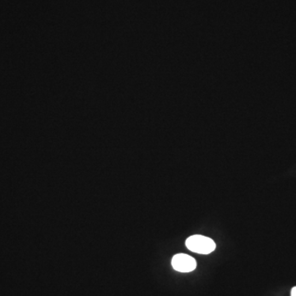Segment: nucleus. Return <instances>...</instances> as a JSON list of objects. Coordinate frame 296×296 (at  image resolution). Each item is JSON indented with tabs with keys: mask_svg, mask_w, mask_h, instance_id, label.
I'll return each mask as SVG.
<instances>
[{
	"mask_svg": "<svg viewBox=\"0 0 296 296\" xmlns=\"http://www.w3.org/2000/svg\"><path fill=\"white\" fill-rule=\"evenodd\" d=\"M185 244L190 251L200 254H209L216 249L215 242L210 238L203 235L189 237Z\"/></svg>",
	"mask_w": 296,
	"mask_h": 296,
	"instance_id": "nucleus-1",
	"label": "nucleus"
},
{
	"mask_svg": "<svg viewBox=\"0 0 296 296\" xmlns=\"http://www.w3.org/2000/svg\"><path fill=\"white\" fill-rule=\"evenodd\" d=\"M172 267L179 273H190L195 270L197 262L193 257L185 254L174 255L171 261Z\"/></svg>",
	"mask_w": 296,
	"mask_h": 296,
	"instance_id": "nucleus-2",
	"label": "nucleus"
},
{
	"mask_svg": "<svg viewBox=\"0 0 296 296\" xmlns=\"http://www.w3.org/2000/svg\"><path fill=\"white\" fill-rule=\"evenodd\" d=\"M291 296H296V286L291 290Z\"/></svg>",
	"mask_w": 296,
	"mask_h": 296,
	"instance_id": "nucleus-3",
	"label": "nucleus"
}]
</instances>
